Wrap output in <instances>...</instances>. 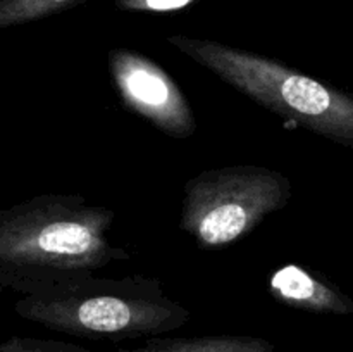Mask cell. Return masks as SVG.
Segmentation results:
<instances>
[{"label": "cell", "instance_id": "obj_7", "mask_svg": "<svg viewBox=\"0 0 353 352\" xmlns=\"http://www.w3.org/2000/svg\"><path fill=\"white\" fill-rule=\"evenodd\" d=\"M126 352H276L272 342L250 335L152 337Z\"/></svg>", "mask_w": 353, "mask_h": 352}, {"label": "cell", "instance_id": "obj_2", "mask_svg": "<svg viewBox=\"0 0 353 352\" xmlns=\"http://www.w3.org/2000/svg\"><path fill=\"white\" fill-rule=\"evenodd\" d=\"M116 213L72 193H43L0 213V285L130 259L110 244Z\"/></svg>", "mask_w": 353, "mask_h": 352}, {"label": "cell", "instance_id": "obj_5", "mask_svg": "<svg viewBox=\"0 0 353 352\" xmlns=\"http://www.w3.org/2000/svg\"><path fill=\"white\" fill-rule=\"evenodd\" d=\"M109 71L121 102L172 138L193 137L196 117L185 92L161 64L131 48L109 52Z\"/></svg>", "mask_w": 353, "mask_h": 352}, {"label": "cell", "instance_id": "obj_8", "mask_svg": "<svg viewBox=\"0 0 353 352\" xmlns=\"http://www.w3.org/2000/svg\"><path fill=\"white\" fill-rule=\"evenodd\" d=\"M90 0H0V30L57 16Z\"/></svg>", "mask_w": 353, "mask_h": 352}, {"label": "cell", "instance_id": "obj_1", "mask_svg": "<svg viewBox=\"0 0 353 352\" xmlns=\"http://www.w3.org/2000/svg\"><path fill=\"white\" fill-rule=\"evenodd\" d=\"M93 273H59L17 282L10 286L19 295L14 311L57 333L116 344L162 337L192 320V313L165 293L159 278H107Z\"/></svg>", "mask_w": 353, "mask_h": 352}, {"label": "cell", "instance_id": "obj_9", "mask_svg": "<svg viewBox=\"0 0 353 352\" xmlns=\"http://www.w3.org/2000/svg\"><path fill=\"white\" fill-rule=\"evenodd\" d=\"M0 352H100V351H93V349L71 344V342L14 335V337L7 338V340L0 345ZM110 352H126V351H124V349H117V351H110Z\"/></svg>", "mask_w": 353, "mask_h": 352}, {"label": "cell", "instance_id": "obj_6", "mask_svg": "<svg viewBox=\"0 0 353 352\" xmlns=\"http://www.w3.org/2000/svg\"><path fill=\"white\" fill-rule=\"evenodd\" d=\"M268 292L276 302L305 313L348 314L353 311L352 300L323 273L293 262L272 269Z\"/></svg>", "mask_w": 353, "mask_h": 352}, {"label": "cell", "instance_id": "obj_3", "mask_svg": "<svg viewBox=\"0 0 353 352\" xmlns=\"http://www.w3.org/2000/svg\"><path fill=\"white\" fill-rule=\"evenodd\" d=\"M168 41L264 109L327 140L353 145V97L324 79L209 38L171 35Z\"/></svg>", "mask_w": 353, "mask_h": 352}, {"label": "cell", "instance_id": "obj_4", "mask_svg": "<svg viewBox=\"0 0 353 352\" xmlns=\"http://www.w3.org/2000/svg\"><path fill=\"white\" fill-rule=\"evenodd\" d=\"M293 197L292 179L255 164L205 169L185 183L179 226L203 251H219L250 235Z\"/></svg>", "mask_w": 353, "mask_h": 352}, {"label": "cell", "instance_id": "obj_10", "mask_svg": "<svg viewBox=\"0 0 353 352\" xmlns=\"http://www.w3.org/2000/svg\"><path fill=\"white\" fill-rule=\"evenodd\" d=\"M196 2H200V0H114L119 10L152 14L176 12V10H183Z\"/></svg>", "mask_w": 353, "mask_h": 352}]
</instances>
